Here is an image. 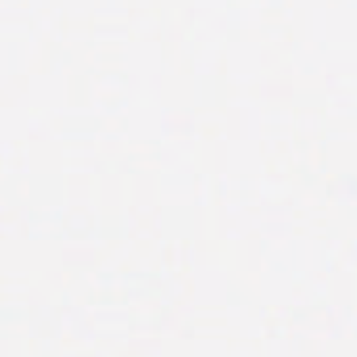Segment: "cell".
<instances>
[]
</instances>
